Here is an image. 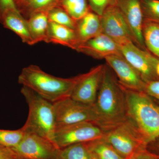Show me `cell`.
<instances>
[{"label": "cell", "mask_w": 159, "mask_h": 159, "mask_svg": "<svg viewBox=\"0 0 159 159\" xmlns=\"http://www.w3.org/2000/svg\"><path fill=\"white\" fill-rule=\"evenodd\" d=\"M91 152L86 143L74 144L61 149V159H90Z\"/></svg>", "instance_id": "23"}, {"label": "cell", "mask_w": 159, "mask_h": 159, "mask_svg": "<svg viewBox=\"0 0 159 159\" xmlns=\"http://www.w3.org/2000/svg\"><path fill=\"white\" fill-rule=\"evenodd\" d=\"M47 43H52L77 50L78 46L75 30L52 22H49Z\"/></svg>", "instance_id": "17"}, {"label": "cell", "mask_w": 159, "mask_h": 159, "mask_svg": "<svg viewBox=\"0 0 159 159\" xmlns=\"http://www.w3.org/2000/svg\"><path fill=\"white\" fill-rule=\"evenodd\" d=\"M59 7L76 21L91 11L88 0H61Z\"/></svg>", "instance_id": "22"}, {"label": "cell", "mask_w": 159, "mask_h": 159, "mask_svg": "<svg viewBox=\"0 0 159 159\" xmlns=\"http://www.w3.org/2000/svg\"><path fill=\"white\" fill-rule=\"evenodd\" d=\"M18 10L14 0H0V23H2L3 16L9 10Z\"/></svg>", "instance_id": "29"}, {"label": "cell", "mask_w": 159, "mask_h": 159, "mask_svg": "<svg viewBox=\"0 0 159 159\" xmlns=\"http://www.w3.org/2000/svg\"><path fill=\"white\" fill-rule=\"evenodd\" d=\"M142 33L147 51L159 59V22L144 18Z\"/></svg>", "instance_id": "19"}, {"label": "cell", "mask_w": 159, "mask_h": 159, "mask_svg": "<svg viewBox=\"0 0 159 159\" xmlns=\"http://www.w3.org/2000/svg\"><path fill=\"white\" fill-rule=\"evenodd\" d=\"M6 29H9L19 36L23 43L33 45L28 21L18 10H11L3 16L2 23Z\"/></svg>", "instance_id": "16"}, {"label": "cell", "mask_w": 159, "mask_h": 159, "mask_svg": "<svg viewBox=\"0 0 159 159\" xmlns=\"http://www.w3.org/2000/svg\"><path fill=\"white\" fill-rule=\"evenodd\" d=\"M12 149L25 159H61V149L52 141L36 134L26 133L21 142Z\"/></svg>", "instance_id": "9"}, {"label": "cell", "mask_w": 159, "mask_h": 159, "mask_svg": "<svg viewBox=\"0 0 159 159\" xmlns=\"http://www.w3.org/2000/svg\"><path fill=\"white\" fill-rule=\"evenodd\" d=\"M61 0H28L18 11L26 19L39 12H48L59 6Z\"/></svg>", "instance_id": "20"}, {"label": "cell", "mask_w": 159, "mask_h": 159, "mask_svg": "<svg viewBox=\"0 0 159 159\" xmlns=\"http://www.w3.org/2000/svg\"></svg>", "instance_id": "36"}, {"label": "cell", "mask_w": 159, "mask_h": 159, "mask_svg": "<svg viewBox=\"0 0 159 159\" xmlns=\"http://www.w3.org/2000/svg\"><path fill=\"white\" fill-rule=\"evenodd\" d=\"M56 126L82 122L97 125L98 117L94 105L85 104L67 97L53 103Z\"/></svg>", "instance_id": "7"}, {"label": "cell", "mask_w": 159, "mask_h": 159, "mask_svg": "<svg viewBox=\"0 0 159 159\" xmlns=\"http://www.w3.org/2000/svg\"><path fill=\"white\" fill-rule=\"evenodd\" d=\"M104 131L95 123L82 122L56 126L53 142L60 149L80 143L101 139Z\"/></svg>", "instance_id": "6"}, {"label": "cell", "mask_w": 159, "mask_h": 159, "mask_svg": "<svg viewBox=\"0 0 159 159\" xmlns=\"http://www.w3.org/2000/svg\"><path fill=\"white\" fill-rule=\"evenodd\" d=\"M76 51L97 59H105L113 54H122L119 45L103 33L80 43Z\"/></svg>", "instance_id": "14"}, {"label": "cell", "mask_w": 159, "mask_h": 159, "mask_svg": "<svg viewBox=\"0 0 159 159\" xmlns=\"http://www.w3.org/2000/svg\"><path fill=\"white\" fill-rule=\"evenodd\" d=\"M156 73L157 75L159 78V61L158 62L156 66Z\"/></svg>", "instance_id": "33"}, {"label": "cell", "mask_w": 159, "mask_h": 159, "mask_svg": "<svg viewBox=\"0 0 159 159\" xmlns=\"http://www.w3.org/2000/svg\"><path fill=\"white\" fill-rule=\"evenodd\" d=\"M25 134L22 127L16 130L0 129V145L14 148L21 142Z\"/></svg>", "instance_id": "24"}, {"label": "cell", "mask_w": 159, "mask_h": 159, "mask_svg": "<svg viewBox=\"0 0 159 159\" xmlns=\"http://www.w3.org/2000/svg\"><path fill=\"white\" fill-rule=\"evenodd\" d=\"M119 46L123 57L136 70L145 82L159 80L156 73L159 58L149 51L140 48L133 42Z\"/></svg>", "instance_id": "8"}, {"label": "cell", "mask_w": 159, "mask_h": 159, "mask_svg": "<svg viewBox=\"0 0 159 159\" xmlns=\"http://www.w3.org/2000/svg\"><path fill=\"white\" fill-rule=\"evenodd\" d=\"M123 88L126 97L127 118L148 144L159 137V106L145 92Z\"/></svg>", "instance_id": "3"}, {"label": "cell", "mask_w": 159, "mask_h": 159, "mask_svg": "<svg viewBox=\"0 0 159 159\" xmlns=\"http://www.w3.org/2000/svg\"><path fill=\"white\" fill-rule=\"evenodd\" d=\"M27 21L33 45L42 41L46 43L50 22L48 12L34 13Z\"/></svg>", "instance_id": "18"}, {"label": "cell", "mask_w": 159, "mask_h": 159, "mask_svg": "<svg viewBox=\"0 0 159 159\" xmlns=\"http://www.w3.org/2000/svg\"><path fill=\"white\" fill-rule=\"evenodd\" d=\"M115 5L122 12L128 24L133 35L136 45L147 51L142 33L144 16L142 0H115Z\"/></svg>", "instance_id": "13"}, {"label": "cell", "mask_w": 159, "mask_h": 159, "mask_svg": "<svg viewBox=\"0 0 159 159\" xmlns=\"http://www.w3.org/2000/svg\"><path fill=\"white\" fill-rule=\"evenodd\" d=\"M28 0H14L16 8L19 10Z\"/></svg>", "instance_id": "32"}, {"label": "cell", "mask_w": 159, "mask_h": 159, "mask_svg": "<svg viewBox=\"0 0 159 159\" xmlns=\"http://www.w3.org/2000/svg\"><path fill=\"white\" fill-rule=\"evenodd\" d=\"M90 159H98L97 158V157L95 156V155H94V154H93L92 153V155H91V157H90Z\"/></svg>", "instance_id": "34"}, {"label": "cell", "mask_w": 159, "mask_h": 159, "mask_svg": "<svg viewBox=\"0 0 159 159\" xmlns=\"http://www.w3.org/2000/svg\"><path fill=\"white\" fill-rule=\"evenodd\" d=\"M49 21L68 27L74 30L76 21L59 6L51 9L48 12Z\"/></svg>", "instance_id": "25"}, {"label": "cell", "mask_w": 159, "mask_h": 159, "mask_svg": "<svg viewBox=\"0 0 159 159\" xmlns=\"http://www.w3.org/2000/svg\"><path fill=\"white\" fill-rule=\"evenodd\" d=\"M129 159H159V156L151 153L145 149L134 155Z\"/></svg>", "instance_id": "31"}, {"label": "cell", "mask_w": 159, "mask_h": 159, "mask_svg": "<svg viewBox=\"0 0 159 159\" xmlns=\"http://www.w3.org/2000/svg\"><path fill=\"white\" fill-rule=\"evenodd\" d=\"M91 11L102 16L107 7L115 4V0H88Z\"/></svg>", "instance_id": "27"}, {"label": "cell", "mask_w": 159, "mask_h": 159, "mask_svg": "<svg viewBox=\"0 0 159 159\" xmlns=\"http://www.w3.org/2000/svg\"><path fill=\"white\" fill-rule=\"evenodd\" d=\"M94 106L98 117L97 125L104 132L127 119L125 91L108 66L104 65Z\"/></svg>", "instance_id": "1"}, {"label": "cell", "mask_w": 159, "mask_h": 159, "mask_svg": "<svg viewBox=\"0 0 159 159\" xmlns=\"http://www.w3.org/2000/svg\"><path fill=\"white\" fill-rule=\"evenodd\" d=\"M19 157L13 149L0 145V159H18Z\"/></svg>", "instance_id": "30"}, {"label": "cell", "mask_w": 159, "mask_h": 159, "mask_svg": "<svg viewBox=\"0 0 159 159\" xmlns=\"http://www.w3.org/2000/svg\"><path fill=\"white\" fill-rule=\"evenodd\" d=\"M100 18L102 33L119 45L129 42H133L135 44L128 24L115 4L107 7Z\"/></svg>", "instance_id": "10"}, {"label": "cell", "mask_w": 159, "mask_h": 159, "mask_svg": "<svg viewBox=\"0 0 159 159\" xmlns=\"http://www.w3.org/2000/svg\"><path fill=\"white\" fill-rule=\"evenodd\" d=\"M104 59L107 65L116 74L119 82L123 87L144 92L146 82L122 54L110 55Z\"/></svg>", "instance_id": "12"}, {"label": "cell", "mask_w": 159, "mask_h": 159, "mask_svg": "<svg viewBox=\"0 0 159 159\" xmlns=\"http://www.w3.org/2000/svg\"><path fill=\"white\" fill-rule=\"evenodd\" d=\"M18 159H25L21 157H19V158Z\"/></svg>", "instance_id": "35"}, {"label": "cell", "mask_w": 159, "mask_h": 159, "mask_svg": "<svg viewBox=\"0 0 159 159\" xmlns=\"http://www.w3.org/2000/svg\"><path fill=\"white\" fill-rule=\"evenodd\" d=\"M144 92L156 99L159 103V80L146 82Z\"/></svg>", "instance_id": "28"}, {"label": "cell", "mask_w": 159, "mask_h": 159, "mask_svg": "<svg viewBox=\"0 0 159 159\" xmlns=\"http://www.w3.org/2000/svg\"><path fill=\"white\" fill-rule=\"evenodd\" d=\"M74 30L78 46L102 33L100 16L90 11L84 16L76 21Z\"/></svg>", "instance_id": "15"}, {"label": "cell", "mask_w": 159, "mask_h": 159, "mask_svg": "<svg viewBox=\"0 0 159 159\" xmlns=\"http://www.w3.org/2000/svg\"><path fill=\"white\" fill-rule=\"evenodd\" d=\"M20 92L29 108L22 128L26 133L36 134L53 142L56 127L54 104L25 86H23Z\"/></svg>", "instance_id": "4"}, {"label": "cell", "mask_w": 159, "mask_h": 159, "mask_svg": "<svg viewBox=\"0 0 159 159\" xmlns=\"http://www.w3.org/2000/svg\"><path fill=\"white\" fill-rule=\"evenodd\" d=\"M104 67V65H100L86 74H80L71 98L78 102L94 105L101 83Z\"/></svg>", "instance_id": "11"}, {"label": "cell", "mask_w": 159, "mask_h": 159, "mask_svg": "<svg viewBox=\"0 0 159 159\" xmlns=\"http://www.w3.org/2000/svg\"><path fill=\"white\" fill-rule=\"evenodd\" d=\"M91 153L98 159H123L103 138L86 142Z\"/></svg>", "instance_id": "21"}, {"label": "cell", "mask_w": 159, "mask_h": 159, "mask_svg": "<svg viewBox=\"0 0 159 159\" xmlns=\"http://www.w3.org/2000/svg\"><path fill=\"white\" fill-rule=\"evenodd\" d=\"M144 18L159 22V0H142Z\"/></svg>", "instance_id": "26"}, {"label": "cell", "mask_w": 159, "mask_h": 159, "mask_svg": "<svg viewBox=\"0 0 159 159\" xmlns=\"http://www.w3.org/2000/svg\"><path fill=\"white\" fill-rule=\"evenodd\" d=\"M103 139L116 151L123 159H129L146 149L148 143L143 135L130 120L104 132Z\"/></svg>", "instance_id": "5"}, {"label": "cell", "mask_w": 159, "mask_h": 159, "mask_svg": "<svg viewBox=\"0 0 159 159\" xmlns=\"http://www.w3.org/2000/svg\"><path fill=\"white\" fill-rule=\"evenodd\" d=\"M80 75L69 78L55 77L42 70L39 66L24 68L18 77L19 83L29 88L52 103L70 97Z\"/></svg>", "instance_id": "2"}]
</instances>
